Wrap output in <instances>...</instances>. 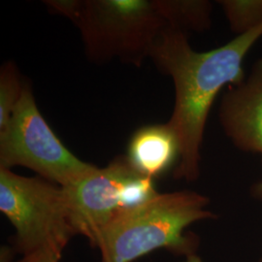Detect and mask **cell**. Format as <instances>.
<instances>
[{
    "label": "cell",
    "instance_id": "cell-2",
    "mask_svg": "<svg viewBox=\"0 0 262 262\" xmlns=\"http://www.w3.org/2000/svg\"><path fill=\"white\" fill-rule=\"evenodd\" d=\"M209 198L193 190L158 193L149 201L117 215L95 244L101 262H133L159 249L187 256L196 240L185 230L194 223L214 219Z\"/></svg>",
    "mask_w": 262,
    "mask_h": 262
},
{
    "label": "cell",
    "instance_id": "cell-11",
    "mask_svg": "<svg viewBox=\"0 0 262 262\" xmlns=\"http://www.w3.org/2000/svg\"><path fill=\"white\" fill-rule=\"evenodd\" d=\"M26 82H23L14 61L8 60L0 68V129L7 122L19 103Z\"/></svg>",
    "mask_w": 262,
    "mask_h": 262
},
{
    "label": "cell",
    "instance_id": "cell-7",
    "mask_svg": "<svg viewBox=\"0 0 262 262\" xmlns=\"http://www.w3.org/2000/svg\"><path fill=\"white\" fill-rule=\"evenodd\" d=\"M219 116L234 146L262 157V58L249 75L225 94Z\"/></svg>",
    "mask_w": 262,
    "mask_h": 262
},
{
    "label": "cell",
    "instance_id": "cell-8",
    "mask_svg": "<svg viewBox=\"0 0 262 262\" xmlns=\"http://www.w3.org/2000/svg\"><path fill=\"white\" fill-rule=\"evenodd\" d=\"M126 159L139 173L155 179L179 160V143L167 123L141 127L131 137Z\"/></svg>",
    "mask_w": 262,
    "mask_h": 262
},
{
    "label": "cell",
    "instance_id": "cell-3",
    "mask_svg": "<svg viewBox=\"0 0 262 262\" xmlns=\"http://www.w3.org/2000/svg\"><path fill=\"white\" fill-rule=\"evenodd\" d=\"M44 3L50 13L74 24L85 55L95 63L118 58L140 66L167 28L157 0H48Z\"/></svg>",
    "mask_w": 262,
    "mask_h": 262
},
{
    "label": "cell",
    "instance_id": "cell-15",
    "mask_svg": "<svg viewBox=\"0 0 262 262\" xmlns=\"http://www.w3.org/2000/svg\"><path fill=\"white\" fill-rule=\"evenodd\" d=\"M261 262H262V258H261Z\"/></svg>",
    "mask_w": 262,
    "mask_h": 262
},
{
    "label": "cell",
    "instance_id": "cell-10",
    "mask_svg": "<svg viewBox=\"0 0 262 262\" xmlns=\"http://www.w3.org/2000/svg\"><path fill=\"white\" fill-rule=\"evenodd\" d=\"M230 28L237 35L247 33L262 25V0H221Z\"/></svg>",
    "mask_w": 262,
    "mask_h": 262
},
{
    "label": "cell",
    "instance_id": "cell-12",
    "mask_svg": "<svg viewBox=\"0 0 262 262\" xmlns=\"http://www.w3.org/2000/svg\"><path fill=\"white\" fill-rule=\"evenodd\" d=\"M62 253L51 250H41L33 253L23 254L18 260H12L8 253H2L1 262H59Z\"/></svg>",
    "mask_w": 262,
    "mask_h": 262
},
{
    "label": "cell",
    "instance_id": "cell-6",
    "mask_svg": "<svg viewBox=\"0 0 262 262\" xmlns=\"http://www.w3.org/2000/svg\"><path fill=\"white\" fill-rule=\"evenodd\" d=\"M154 180L133 168L126 157H119L62 187L76 235H83L94 247L101 231L117 215L159 193Z\"/></svg>",
    "mask_w": 262,
    "mask_h": 262
},
{
    "label": "cell",
    "instance_id": "cell-1",
    "mask_svg": "<svg viewBox=\"0 0 262 262\" xmlns=\"http://www.w3.org/2000/svg\"><path fill=\"white\" fill-rule=\"evenodd\" d=\"M261 37L262 25L221 47L197 52L185 32L166 28L160 33L150 57L174 84L175 103L167 124L178 139L175 178L194 181L199 177L201 146L211 107L225 85H234L245 78L244 59Z\"/></svg>",
    "mask_w": 262,
    "mask_h": 262
},
{
    "label": "cell",
    "instance_id": "cell-4",
    "mask_svg": "<svg viewBox=\"0 0 262 262\" xmlns=\"http://www.w3.org/2000/svg\"><path fill=\"white\" fill-rule=\"evenodd\" d=\"M0 211L16 230L21 255L41 250L62 253L76 235L62 187L41 177L0 168Z\"/></svg>",
    "mask_w": 262,
    "mask_h": 262
},
{
    "label": "cell",
    "instance_id": "cell-14",
    "mask_svg": "<svg viewBox=\"0 0 262 262\" xmlns=\"http://www.w3.org/2000/svg\"><path fill=\"white\" fill-rule=\"evenodd\" d=\"M183 262H204L202 260V258L196 254V253H191L186 256V259Z\"/></svg>",
    "mask_w": 262,
    "mask_h": 262
},
{
    "label": "cell",
    "instance_id": "cell-5",
    "mask_svg": "<svg viewBox=\"0 0 262 262\" xmlns=\"http://www.w3.org/2000/svg\"><path fill=\"white\" fill-rule=\"evenodd\" d=\"M23 166L57 186L66 187L93 171L59 140L38 109L32 88L26 82L9 122L0 129V168Z\"/></svg>",
    "mask_w": 262,
    "mask_h": 262
},
{
    "label": "cell",
    "instance_id": "cell-9",
    "mask_svg": "<svg viewBox=\"0 0 262 262\" xmlns=\"http://www.w3.org/2000/svg\"><path fill=\"white\" fill-rule=\"evenodd\" d=\"M159 13L166 27L203 31L211 26L212 3L206 0H157Z\"/></svg>",
    "mask_w": 262,
    "mask_h": 262
},
{
    "label": "cell",
    "instance_id": "cell-13",
    "mask_svg": "<svg viewBox=\"0 0 262 262\" xmlns=\"http://www.w3.org/2000/svg\"><path fill=\"white\" fill-rule=\"evenodd\" d=\"M252 193L255 199H257L262 203V181L253 185Z\"/></svg>",
    "mask_w": 262,
    "mask_h": 262
}]
</instances>
